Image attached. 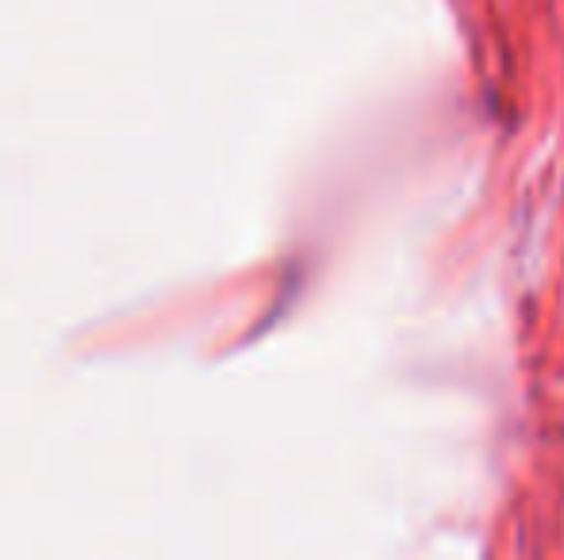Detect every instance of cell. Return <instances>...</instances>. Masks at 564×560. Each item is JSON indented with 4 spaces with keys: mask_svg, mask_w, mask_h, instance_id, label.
Returning <instances> with one entry per match:
<instances>
[]
</instances>
